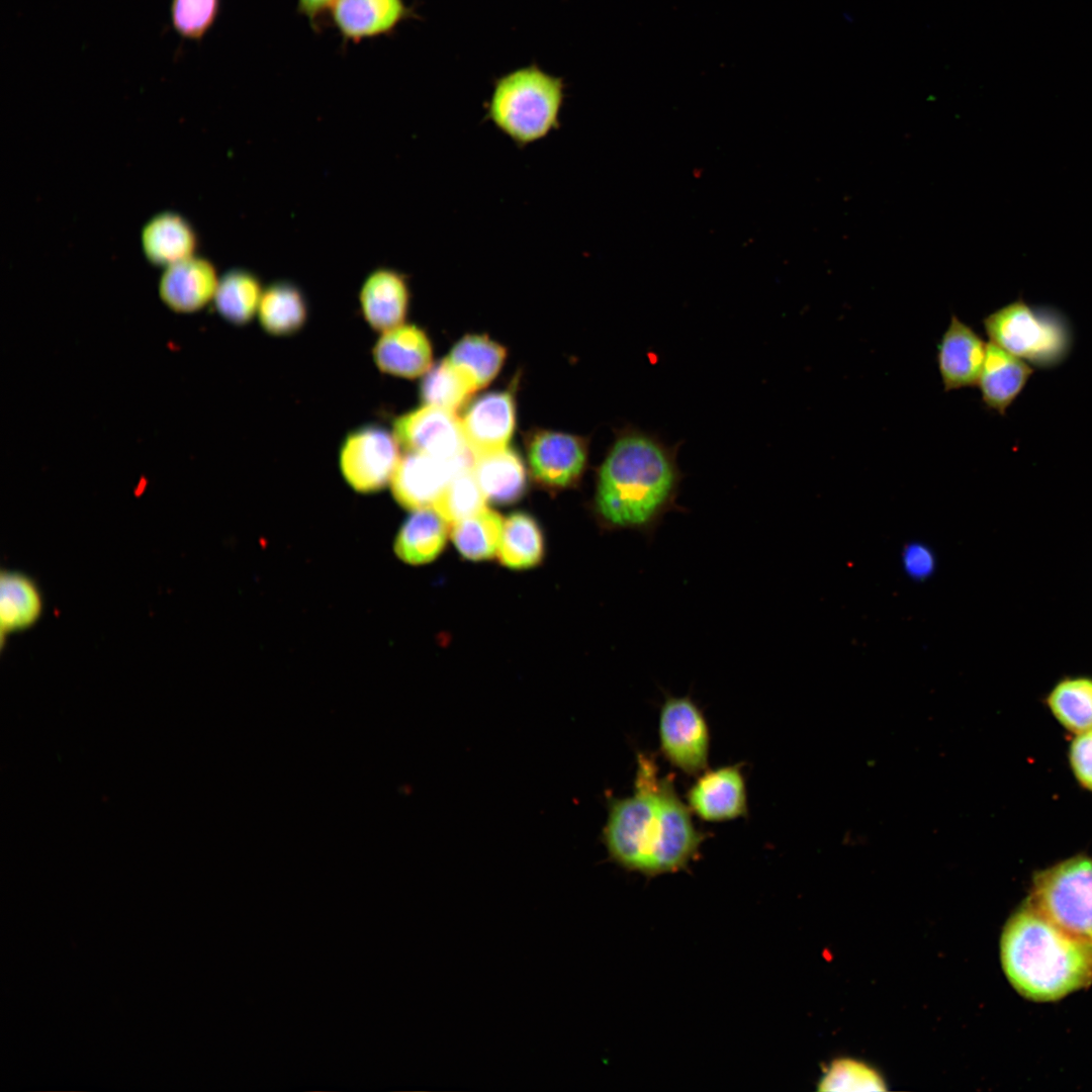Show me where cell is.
Masks as SVG:
<instances>
[{
  "mask_svg": "<svg viewBox=\"0 0 1092 1092\" xmlns=\"http://www.w3.org/2000/svg\"><path fill=\"white\" fill-rule=\"evenodd\" d=\"M1033 371L1028 363L990 342L977 383L985 407L1004 416Z\"/></svg>",
  "mask_w": 1092,
  "mask_h": 1092,
  "instance_id": "18",
  "label": "cell"
},
{
  "mask_svg": "<svg viewBox=\"0 0 1092 1092\" xmlns=\"http://www.w3.org/2000/svg\"><path fill=\"white\" fill-rule=\"evenodd\" d=\"M682 474L676 446L636 429L623 431L601 465L595 513L608 529L652 536L676 504Z\"/></svg>",
  "mask_w": 1092,
  "mask_h": 1092,
  "instance_id": "2",
  "label": "cell"
},
{
  "mask_svg": "<svg viewBox=\"0 0 1092 1092\" xmlns=\"http://www.w3.org/2000/svg\"><path fill=\"white\" fill-rule=\"evenodd\" d=\"M1042 704L1066 732L1092 730V675L1061 676L1044 694Z\"/></svg>",
  "mask_w": 1092,
  "mask_h": 1092,
  "instance_id": "23",
  "label": "cell"
},
{
  "mask_svg": "<svg viewBox=\"0 0 1092 1092\" xmlns=\"http://www.w3.org/2000/svg\"><path fill=\"white\" fill-rule=\"evenodd\" d=\"M142 244L146 257L153 264L168 267L193 255L196 238L184 218L165 212L146 224Z\"/></svg>",
  "mask_w": 1092,
  "mask_h": 1092,
  "instance_id": "24",
  "label": "cell"
},
{
  "mask_svg": "<svg viewBox=\"0 0 1092 1092\" xmlns=\"http://www.w3.org/2000/svg\"><path fill=\"white\" fill-rule=\"evenodd\" d=\"M1025 900L1065 931L1092 941V855L1081 851L1035 871Z\"/></svg>",
  "mask_w": 1092,
  "mask_h": 1092,
  "instance_id": "6",
  "label": "cell"
},
{
  "mask_svg": "<svg viewBox=\"0 0 1092 1092\" xmlns=\"http://www.w3.org/2000/svg\"><path fill=\"white\" fill-rule=\"evenodd\" d=\"M471 469L487 500L512 504L525 493V466L521 457L511 449L473 456Z\"/></svg>",
  "mask_w": 1092,
  "mask_h": 1092,
  "instance_id": "21",
  "label": "cell"
},
{
  "mask_svg": "<svg viewBox=\"0 0 1092 1092\" xmlns=\"http://www.w3.org/2000/svg\"><path fill=\"white\" fill-rule=\"evenodd\" d=\"M1003 972L1016 992L1053 1002L1092 986V941L1075 936L1024 900L1000 938Z\"/></svg>",
  "mask_w": 1092,
  "mask_h": 1092,
  "instance_id": "3",
  "label": "cell"
},
{
  "mask_svg": "<svg viewBox=\"0 0 1092 1092\" xmlns=\"http://www.w3.org/2000/svg\"><path fill=\"white\" fill-rule=\"evenodd\" d=\"M602 840L616 864L653 877L687 868L704 834L670 778H661L653 757L639 752L633 794L609 801Z\"/></svg>",
  "mask_w": 1092,
  "mask_h": 1092,
  "instance_id": "1",
  "label": "cell"
},
{
  "mask_svg": "<svg viewBox=\"0 0 1092 1092\" xmlns=\"http://www.w3.org/2000/svg\"><path fill=\"white\" fill-rule=\"evenodd\" d=\"M471 455L507 448L516 424V402L510 391H495L474 400L460 419Z\"/></svg>",
  "mask_w": 1092,
  "mask_h": 1092,
  "instance_id": "14",
  "label": "cell"
},
{
  "mask_svg": "<svg viewBox=\"0 0 1092 1092\" xmlns=\"http://www.w3.org/2000/svg\"><path fill=\"white\" fill-rule=\"evenodd\" d=\"M486 500L469 467L449 482L433 508L451 526L485 508Z\"/></svg>",
  "mask_w": 1092,
  "mask_h": 1092,
  "instance_id": "32",
  "label": "cell"
},
{
  "mask_svg": "<svg viewBox=\"0 0 1092 1092\" xmlns=\"http://www.w3.org/2000/svg\"><path fill=\"white\" fill-rule=\"evenodd\" d=\"M987 345L971 326L951 314L936 345V363L944 391L977 385Z\"/></svg>",
  "mask_w": 1092,
  "mask_h": 1092,
  "instance_id": "12",
  "label": "cell"
},
{
  "mask_svg": "<svg viewBox=\"0 0 1092 1092\" xmlns=\"http://www.w3.org/2000/svg\"><path fill=\"white\" fill-rule=\"evenodd\" d=\"M412 15L403 0H337L329 19L345 41L359 42L389 34Z\"/></svg>",
  "mask_w": 1092,
  "mask_h": 1092,
  "instance_id": "15",
  "label": "cell"
},
{
  "mask_svg": "<svg viewBox=\"0 0 1092 1092\" xmlns=\"http://www.w3.org/2000/svg\"><path fill=\"white\" fill-rule=\"evenodd\" d=\"M1067 760L1076 784L1083 791L1092 793V730L1073 735Z\"/></svg>",
  "mask_w": 1092,
  "mask_h": 1092,
  "instance_id": "34",
  "label": "cell"
},
{
  "mask_svg": "<svg viewBox=\"0 0 1092 1092\" xmlns=\"http://www.w3.org/2000/svg\"><path fill=\"white\" fill-rule=\"evenodd\" d=\"M376 366L384 373L416 378L432 365V345L420 328L400 325L383 332L372 351Z\"/></svg>",
  "mask_w": 1092,
  "mask_h": 1092,
  "instance_id": "19",
  "label": "cell"
},
{
  "mask_svg": "<svg viewBox=\"0 0 1092 1092\" xmlns=\"http://www.w3.org/2000/svg\"><path fill=\"white\" fill-rule=\"evenodd\" d=\"M692 813L709 822L734 820L747 815V794L741 768L734 765L705 770L687 794Z\"/></svg>",
  "mask_w": 1092,
  "mask_h": 1092,
  "instance_id": "13",
  "label": "cell"
},
{
  "mask_svg": "<svg viewBox=\"0 0 1092 1092\" xmlns=\"http://www.w3.org/2000/svg\"><path fill=\"white\" fill-rule=\"evenodd\" d=\"M394 434L369 425L351 432L340 450V467L347 482L357 491L370 493L391 481L400 461Z\"/></svg>",
  "mask_w": 1092,
  "mask_h": 1092,
  "instance_id": "8",
  "label": "cell"
},
{
  "mask_svg": "<svg viewBox=\"0 0 1092 1092\" xmlns=\"http://www.w3.org/2000/svg\"><path fill=\"white\" fill-rule=\"evenodd\" d=\"M259 279L245 270H232L217 283L213 297L216 310L226 322L244 326L252 321L262 296Z\"/></svg>",
  "mask_w": 1092,
  "mask_h": 1092,
  "instance_id": "28",
  "label": "cell"
},
{
  "mask_svg": "<svg viewBox=\"0 0 1092 1092\" xmlns=\"http://www.w3.org/2000/svg\"><path fill=\"white\" fill-rule=\"evenodd\" d=\"M474 391L469 380L447 359L430 368L421 384V396L426 404L454 413Z\"/></svg>",
  "mask_w": 1092,
  "mask_h": 1092,
  "instance_id": "30",
  "label": "cell"
},
{
  "mask_svg": "<svg viewBox=\"0 0 1092 1092\" xmlns=\"http://www.w3.org/2000/svg\"><path fill=\"white\" fill-rule=\"evenodd\" d=\"M393 429L398 443L410 452L454 459L469 451L460 419L439 406L426 404L408 412L395 420Z\"/></svg>",
  "mask_w": 1092,
  "mask_h": 1092,
  "instance_id": "10",
  "label": "cell"
},
{
  "mask_svg": "<svg viewBox=\"0 0 1092 1092\" xmlns=\"http://www.w3.org/2000/svg\"><path fill=\"white\" fill-rule=\"evenodd\" d=\"M221 0H171L174 30L184 39L200 41L214 25Z\"/></svg>",
  "mask_w": 1092,
  "mask_h": 1092,
  "instance_id": "33",
  "label": "cell"
},
{
  "mask_svg": "<svg viewBox=\"0 0 1092 1092\" xmlns=\"http://www.w3.org/2000/svg\"><path fill=\"white\" fill-rule=\"evenodd\" d=\"M506 350L486 336L468 335L455 344L446 358L473 385L486 386L499 372Z\"/></svg>",
  "mask_w": 1092,
  "mask_h": 1092,
  "instance_id": "27",
  "label": "cell"
},
{
  "mask_svg": "<svg viewBox=\"0 0 1092 1092\" xmlns=\"http://www.w3.org/2000/svg\"><path fill=\"white\" fill-rule=\"evenodd\" d=\"M982 323L992 344L1033 368L1060 366L1074 347L1072 323L1061 309L1029 304L1021 297L989 313Z\"/></svg>",
  "mask_w": 1092,
  "mask_h": 1092,
  "instance_id": "5",
  "label": "cell"
},
{
  "mask_svg": "<svg viewBox=\"0 0 1092 1092\" xmlns=\"http://www.w3.org/2000/svg\"><path fill=\"white\" fill-rule=\"evenodd\" d=\"M565 86L537 65L514 70L493 83L486 119L519 148L547 138L560 126Z\"/></svg>",
  "mask_w": 1092,
  "mask_h": 1092,
  "instance_id": "4",
  "label": "cell"
},
{
  "mask_svg": "<svg viewBox=\"0 0 1092 1092\" xmlns=\"http://www.w3.org/2000/svg\"><path fill=\"white\" fill-rule=\"evenodd\" d=\"M43 598L36 582L18 570L0 573L1 645L7 637L28 630L41 618Z\"/></svg>",
  "mask_w": 1092,
  "mask_h": 1092,
  "instance_id": "20",
  "label": "cell"
},
{
  "mask_svg": "<svg viewBox=\"0 0 1092 1092\" xmlns=\"http://www.w3.org/2000/svg\"><path fill=\"white\" fill-rule=\"evenodd\" d=\"M359 298L365 321L373 330L385 332L402 325L406 317L408 282L398 271L381 268L365 279Z\"/></svg>",
  "mask_w": 1092,
  "mask_h": 1092,
  "instance_id": "17",
  "label": "cell"
},
{
  "mask_svg": "<svg viewBox=\"0 0 1092 1092\" xmlns=\"http://www.w3.org/2000/svg\"><path fill=\"white\" fill-rule=\"evenodd\" d=\"M496 555L503 565L514 569L538 565L544 555V539L537 521L523 512L510 515L504 521Z\"/></svg>",
  "mask_w": 1092,
  "mask_h": 1092,
  "instance_id": "26",
  "label": "cell"
},
{
  "mask_svg": "<svg viewBox=\"0 0 1092 1092\" xmlns=\"http://www.w3.org/2000/svg\"><path fill=\"white\" fill-rule=\"evenodd\" d=\"M901 563L905 574L913 580L923 581L935 571L936 558L931 548L923 542H910L901 553Z\"/></svg>",
  "mask_w": 1092,
  "mask_h": 1092,
  "instance_id": "35",
  "label": "cell"
},
{
  "mask_svg": "<svg viewBox=\"0 0 1092 1092\" xmlns=\"http://www.w3.org/2000/svg\"><path fill=\"white\" fill-rule=\"evenodd\" d=\"M503 527L500 515L485 507L451 525L450 534L463 557L484 560L497 554Z\"/></svg>",
  "mask_w": 1092,
  "mask_h": 1092,
  "instance_id": "29",
  "label": "cell"
},
{
  "mask_svg": "<svg viewBox=\"0 0 1092 1092\" xmlns=\"http://www.w3.org/2000/svg\"><path fill=\"white\" fill-rule=\"evenodd\" d=\"M337 0H297V11L304 16L315 31L327 23L332 7Z\"/></svg>",
  "mask_w": 1092,
  "mask_h": 1092,
  "instance_id": "36",
  "label": "cell"
},
{
  "mask_svg": "<svg viewBox=\"0 0 1092 1092\" xmlns=\"http://www.w3.org/2000/svg\"><path fill=\"white\" fill-rule=\"evenodd\" d=\"M450 528L433 507L415 510L398 531L395 553L408 564L428 563L444 549Z\"/></svg>",
  "mask_w": 1092,
  "mask_h": 1092,
  "instance_id": "22",
  "label": "cell"
},
{
  "mask_svg": "<svg viewBox=\"0 0 1092 1092\" xmlns=\"http://www.w3.org/2000/svg\"><path fill=\"white\" fill-rule=\"evenodd\" d=\"M660 750L674 767L699 776L708 767L710 731L700 707L689 697H666L658 719Z\"/></svg>",
  "mask_w": 1092,
  "mask_h": 1092,
  "instance_id": "7",
  "label": "cell"
},
{
  "mask_svg": "<svg viewBox=\"0 0 1092 1092\" xmlns=\"http://www.w3.org/2000/svg\"><path fill=\"white\" fill-rule=\"evenodd\" d=\"M258 314L266 333L284 337L298 333L305 326L308 308L297 286L289 282H276L262 293Z\"/></svg>",
  "mask_w": 1092,
  "mask_h": 1092,
  "instance_id": "25",
  "label": "cell"
},
{
  "mask_svg": "<svg viewBox=\"0 0 1092 1092\" xmlns=\"http://www.w3.org/2000/svg\"><path fill=\"white\" fill-rule=\"evenodd\" d=\"M470 454L454 459L410 452L402 457L391 479L392 493L403 508L433 507L449 482L471 467Z\"/></svg>",
  "mask_w": 1092,
  "mask_h": 1092,
  "instance_id": "9",
  "label": "cell"
},
{
  "mask_svg": "<svg viewBox=\"0 0 1092 1092\" xmlns=\"http://www.w3.org/2000/svg\"><path fill=\"white\" fill-rule=\"evenodd\" d=\"M818 1091H886V1081L867 1063L840 1058L832 1061L818 1081Z\"/></svg>",
  "mask_w": 1092,
  "mask_h": 1092,
  "instance_id": "31",
  "label": "cell"
},
{
  "mask_svg": "<svg viewBox=\"0 0 1092 1092\" xmlns=\"http://www.w3.org/2000/svg\"><path fill=\"white\" fill-rule=\"evenodd\" d=\"M528 457L532 474L538 482L563 488L580 479L586 464L587 446L577 436L540 431L529 442Z\"/></svg>",
  "mask_w": 1092,
  "mask_h": 1092,
  "instance_id": "11",
  "label": "cell"
},
{
  "mask_svg": "<svg viewBox=\"0 0 1092 1092\" xmlns=\"http://www.w3.org/2000/svg\"><path fill=\"white\" fill-rule=\"evenodd\" d=\"M217 283L211 263L191 256L167 267L159 292L172 310L189 313L199 310L214 297Z\"/></svg>",
  "mask_w": 1092,
  "mask_h": 1092,
  "instance_id": "16",
  "label": "cell"
}]
</instances>
